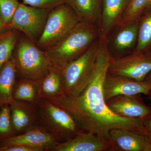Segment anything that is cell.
<instances>
[{
	"instance_id": "6da1fadb",
	"label": "cell",
	"mask_w": 151,
	"mask_h": 151,
	"mask_svg": "<svg viewBox=\"0 0 151 151\" xmlns=\"http://www.w3.org/2000/svg\"><path fill=\"white\" fill-rule=\"evenodd\" d=\"M113 59L107 46V37L100 36L92 75L86 87L76 95L63 94L48 100L70 113L84 131L108 139L110 131L115 129L132 130L149 137L144 121L119 116L107 105L103 84Z\"/></svg>"
},
{
	"instance_id": "7a4b0ae2",
	"label": "cell",
	"mask_w": 151,
	"mask_h": 151,
	"mask_svg": "<svg viewBox=\"0 0 151 151\" xmlns=\"http://www.w3.org/2000/svg\"><path fill=\"white\" fill-rule=\"evenodd\" d=\"M100 35L97 26L80 21L63 39L44 50L53 65L61 69L84 54Z\"/></svg>"
},
{
	"instance_id": "3957f363",
	"label": "cell",
	"mask_w": 151,
	"mask_h": 151,
	"mask_svg": "<svg viewBox=\"0 0 151 151\" xmlns=\"http://www.w3.org/2000/svg\"><path fill=\"white\" fill-rule=\"evenodd\" d=\"M12 58L19 78L38 83L53 66L45 52L25 36L19 38Z\"/></svg>"
},
{
	"instance_id": "277c9868",
	"label": "cell",
	"mask_w": 151,
	"mask_h": 151,
	"mask_svg": "<svg viewBox=\"0 0 151 151\" xmlns=\"http://www.w3.org/2000/svg\"><path fill=\"white\" fill-rule=\"evenodd\" d=\"M38 107V125L59 142L72 139L83 130L70 113L47 99L41 98Z\"/></svg>"
},
{
	"instance_id": "5b68a950",
	"label": "cell",
	"mask_w": 151,
	"mask_h": 151,
	"mask_svg": "<svg viewBox=\"0 0 151 151\" xmlns=\"http://www.w3.org/2000/svg\"><path fill=\"white\" fill-rule=\"evenodd\" d=\"M80 19L68 4H64L49 12L43 32L35 42L41 49L53 46L65 37L79 22Z\"/></svg>"
},
{
	"instance_id": "8992f818",
	"label": "cell",
	"mask_w": 151,
	"mask_h": 151,
	"mask_svg": "<svg viewBox=\"0 0 151 151\" xmlns=\"http://www.w3.org/2000/svg\"><path fill=\"white\" fill-rule=\"evenodd\" d=\"M98 46L99 38L84 54L60 69L64 95H76L87 86L92 75Z\"/></svg>"
},
{
	"instance_id": "52a82bcc",
	"label": "cell",
	"mask_w": 151,
	"mask_h": 151,
	"mask_svg": "<svg viewBox=\"0 0 151 151\" xmlns=\"http://www.w3.org/2000/svg\"><path fill=\"white\" fill-rule=\"evenodd\" d=\"M49 12L19 3L7 28L22 32L35 43L43 32Z\"/></svg>"
},
{
	"instance_id": "ba28073f",
	"label": "cell",
	"mask_w": 151,
	"mask_h": 151,
	"mask_svg": "<svg viewBox=\"0 0 151 151\" xmlns=\"http://www.w3.org/2000/svg\"><path fill=\"white\" fill-rule=\"evenodd\" d=\"M151 71V50L131 54L113 59L108 73L122 76L139 81H144Z\"/></svg>"
},
{
	"instance_id": "9c48e42d",
	"label": "cell",
	"mask_w": 151,
	"mask_h": 151,
	"mask_svg": "<svg viewBox=\"0 0 151 151\" xmlns=\"http://www.w3.org/2000/svg\"><path fill=\"white\" fill-rule=\"evenodd\" d=\"M151 90V82L139 81L122 76L108 73L103 84L105 101L119 95H148Z\"/></svg>"
},
{
	"instance_id": "30bf717a",
	"label": "cell",
	"mask_w": 151,
	"mask_h": 151,
	"mask_svg": "<svg viewBox=\"0 0 151 151\" xmlns=\"http://www.w3.org/2000/svg\"><path fill=\"white\" fill-rule=\"evenodd\" d=\"M141 94L117 95L106 103L111 111L119 116L144 121L151 117V106L146 105Z\"/></svg>"
},
{
	"instance_id": "8fae6325",
	"label": "cell",
	"mask_w": 151,
	"mask_h": 151,
	"mask_svg": "<svg viewBox=\"0 0 151 151\" xmlns=\"http://www.w3.org/2000/svg\"><path fill=\"white\" fill-rule=\"evenodd\" d=\"M139 23L117 27L111 36L107 37L108 50L113 59L131 54L134 50L137 42Z\"/></svg>"
},
{
	"instance_id": "7c38bea8",
	"label": "cell",
	"mask_w": 151,
	"mask_h": 151,
	"mask_svg": "<svg viewBox=\"0 0 151 151\" xmlns=\"http://www.w3.org/2000/svg\"><path fill=\"white\" fill-rule=\"evenodd\" d=\"M52 151H112V147L108 139L82 130L72 139L58 143Z\"/></svg>"
},
{
	"instance_id": "4fadbf2b",
	"label": "cell",
	"mask_w": 151,
	"mask_h": 151,
	"mask_svg": "<svg viewBox=\"0 0 151 151\" xmlns=\"http://www.w3.org/2000/svg\"><path fill=\"white\" fill-rule=\"evenodd\" d=\"M59 141L39 125L24 133L14 135L0 142V147L24 145L42 149L43 151H52Z\"/></svg>"
},
{
	"instance_id": "5bb4252c",
	"label": "cell",
	"mask_w": 151,
	"mask_h": 151,
	"mask_svg": "<svg viewBox=\"0 0 151 151\" xmlns=\"http://www.w3.org/2000/svg\"><path fill=\"white\" fill-rule=\"evenodd\" d=\"M112 151H151V139L139 132L123 129L110 131Z\"/></svg>"
},
{
	"instance_id": "9a60e30c",
	"label": "cell",
	"mask_w": 151,
	"mask_h": 151,
	"mask_svg": "<svg viewBox=\"0 0 151 151\" xmlns=\"http://www.w3.org/2000/svg\"><path fill=\"white\" fill-rule=\"evenodd\" d=\"M9 106L11 120L16 135L38 125V105L23 101L14 100Z\"/></svg>"
},
{
	"instance_id": "2e32d148",
	"label": "cell",
	"mask_w": 151,
	"mask_h": 151,
	"mask_svg": "<svg viewBox=\"0 0 151 151\" xmlns=\"http://www.w3.org/2000/svg\"><path fill=\"white\" fill-rule=\"evenodd\" d=\"M130 0H103L100 36L106 37L118 27Z\"/></svg>"
},
{
	"instance_id": "e0dca14e",
	"label": "cell",
	"mask_w": 151,
	"mask_h": 151,
	"mask_svg": "<svg viewBox=\"0 0 151 151\" xmlns=\"http://www.w3.org/2000/svg\"><path fill=\"white\" fill-rule=\"evenodd\" d=\"M103 0H70L68 4L75 11L80 21L97 26L100 29Z\"/></svg>"
},
{
	"instance_id": "ac0fdd59",
	"label": "cell",
	"mask_w": 151,
	"mask_h": 151,
	"mask_svg": "<svg viewBox=\"0 0 151 151\" xmlns=\"http://www.w3.org/2000/svg\"><path fill=\"white\" fill-rule=\"evenodd\" d=\"M17 76L15 63L12 57L0 69V108L13 102V93Z\"/></svg>"
},
{
	"instance_id": "d6986e66",
	"label": "cell",
	"mask_w": 151,
	"mask_h": 151,
	"mask_svg": "<svg viewBox=\"0 0 151 151\" xmlns=\"http://www.w3.org/2000/svg\"><path fill=\"white\" fill-rule=\"evenodd\" d=\"M38 83L41 98L50 100L64 94L61 70L54 65Z\"/></svg>"
},
{
	"instance_id": "ffe728a7",
	"label": "cell",
	"mask_w": 151,
	"mask_h": 151,
	"mask_svg": "<svg viewBox=\"0 0 151 151\" xmlns=\"http://www.w3.org/2000/svg\"><path fill=\"white\" fill-rule=\"evenodd\" d=\"M13 97L14 100L38 105L41 99L38 82L22 78L17 79L14 86Z\"/></svg>"
},
{
	"instance_id": "44dd1931",
	"label": "cell",
	"mask_w": 151,
	"mask_h": 151,
	"mask_svg": "<svg viewBox=\"0 0 151 151\" xmlns=\"http://www.w3.org/2000/svg\"><path fill=\"white\" fill-rule=\"evenodd\" d=\"M151 50V9L145 13L139 20L137 42L133 52H145Z\"/></svg>"
},
{
	"instance_id": "7402d4cb",
	"label": "cell",
	"mask_w": 151,
	"mask_h": 151,
	"mask_svg": "<svg viewBox=\"0 0 151 151\" xmlns=\"http://www.w3.org/2000/svg\"><path fill=\"white\" fill-rule=\"evenodd\" d=\"M149 0H130L118 27L139 22L145 13Z\"/></svg>"
},
{
	"instance_id": "603a6c76",
	"label": "cell",
	"mask_w": 151,
	"mask_h": 151,
	"mask_svg": "<svg viewBox=\"0 0 151 151\" xmlns=\"http://www.w3.org/2000/svg\"><path fill=\"white\" fill-rule=\"evenodd\" d=\"M18 38L17 32L12 30L0 35V69L12 57Z\"/></svg>"
},
{
	"instance_id": "cb8c5ba5",
	"label": "cell",
	"mask_w": 151,
	"mask_h": 151,
	"mask_svg": "<svg viewBox=\"0 0 151 151\" xmlns=\"http://www.w3.org/2000/svg\"><path fill=\"white\" fill-rule=\"evenodd\" d=\"M14 135L9 105L6 104L0 108V142Z\"/></svg>"
},
{
	"instance_id": "d4e9b609",
	"label": "cell",
	"mask_w": 151,
	"mask_h": 151,
	"mask_svg": "<svg viewBox=\"0 0 151 151\" xmlns=\"http://www.w3.org/2000/svg\"><path fill=\"white\" fill-rule=\"evenodd\" d=\"M19 4L18 0H0V18L7 28Z\"/></svg>"
},
{
	"instance_id": "484cf974",
	"label": "cell",
	"mask_w": 151,
	"mask_h": 151,
	"mask_svg": "<svg viewBox=\"0 0 151 151\" xmlns=\"http://www.w3.org/2000/svg\"><path fill=\"white\" fill-rule=\"evenodd\" d=\"M23 4L49 11L64 4L70 0H22Z\"/></svg>"
},
{
	"instance_id": "4316f807",
	"label": "cell",
	"mask_w": 151,
	"mask_h": 151,
	"mask_svg": "<svg viewBox=\"0 0 151 151\" xmlns=\"http://www.w3.org/2000/svg\"><path fill=\"white\" fill-rule=\"evenodd\" d=\"M42 149L24 145H16L0 147V151H43Z\"/></svg>"
},
{
	"instance_id": "83f0119b",
	"label": "cell",
	"mask_w": 151,
	"mask_h": 151,
	"mask_svg": "<svg viewBox=\"0 0 151 151\" xmlns=\"http://www.w3.org/2000/svg\"><path fill=\"white\" fill-rule=\"evenodd\" d=\"M144 125L149 134V136L151 139V117L144 121Z\"/></svg>"
},
{
	"instance_id": "f1b7e54d",
	"label": "cell",
	"mask_w": 151,
	"mask_h": 151,
	"mask_svg": "<svg viewBox=\"0 0 151 151\" xmlns=\"http://www.w3.org/2000/svg\"><path fill=\"white\" fill-rule=\"evenodd\" d=\"M7 28L6 27L5 25L2 21L1 19L0 18V35L6 32L7 29Z\"/></svg>"
},
{
	"instance_id": "f546056e",
	"label": "cell",
	"mask_w": 151,
	"mask_h": 151,
	"mask_svg": "<svg viewBox=\"0 0 151 151\" xmlns=\"http://www.w3.org/2000/svg\"><path fill=\"white\" fill-rule=\"evenodd\" d=\"M145 81H150L151 82V71L147 74L146 76V78H145Z\"/></svg>"
},
{
	"instance_id": "4dcf8cb0",
	"label": "cell",
	"mask_w": 151,
	"mask_h": 151,
	"mask_svg": "<svg viewBox=\"0 0 151 151\" xmlns=\"http://www.w3.org/2000/svg\"><path fill=\"white\" fill-rule=\"evenodd\" d=\"M151 9V0H149L148 3L147 5V8H146L145 12H148Z\"/></svg>"
},
{
	"instance_id": "1f68e13d",
	"label": "cell",
	"mask_w": 151,
	"mask_h": 151,
	"mask_svg": "<svg viewBox=\"0 0 151 151\" xmlns=\"http://www.w3.org/2000/svg\"><path fill=\"white\" fill-rule=\"evenodd\" d=\"M147 98L149 100V101L151 102V90L149 94L147 95Z\"/></svg>"
},
{
	"instance_id": "d6a6232c",
	"label": "cell",
	"mask_w": 151,
	"mask_h": 151,
	"mask_svg": "<svg viewBox=\"0 0 151 151\" xmlns=\"http://www.w3.org/2000/svg\"></svg>"
}]
</instances>
